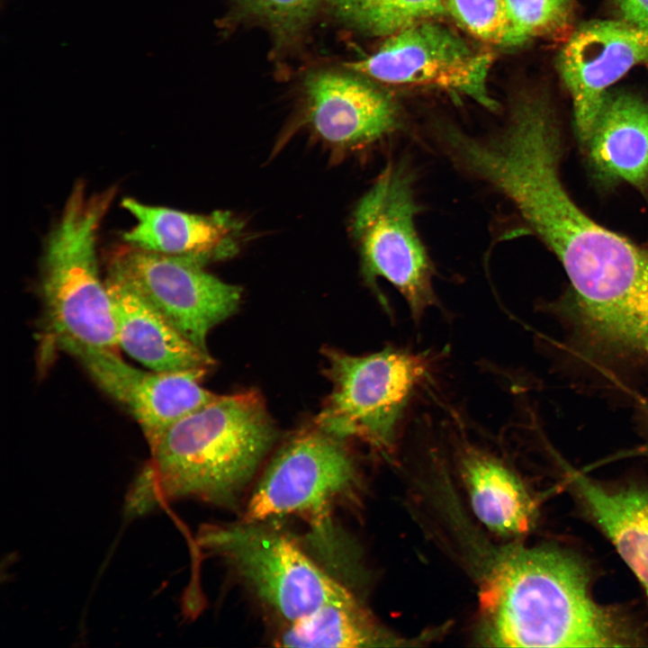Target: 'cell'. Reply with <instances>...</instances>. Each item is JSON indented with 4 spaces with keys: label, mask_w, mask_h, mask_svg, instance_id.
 <instances>
[{
    "label": "cell",
    "mask_w": 648,
    "mask_h": 648,
    "mask_svg": "<svg viewBox=\"0 0 648 648\" xmlns=\"http://www.w3.org/2000/svg\"><path fill=\"white\" fill-rule=\"evenodd\" d=\"M480 603L494 646L634 647L646 641L626 614L594 598L586 562L561 547L504 557L484 581Z\"/></svg>",
    "instance_id": "obj_1"
},
{
    "label": "cell",
    "mask_w": 648,
    "mask_h": 648,
    "mask_svg": "<svg viewBox=\"0 0 648 648\" xmlns=\"http://www.w3.org/2000/svg\"><path fill=\"white\" fill-rule=\"evenodd\" d=\"M275 438L257 392L218 395L148 444L151 459L140 482L166 497L231 506Z\"/></svg>",
    "instance_id": "obj_2"
},
{
    "label": "cell",
    "mask_w": 648,
    "mask_h": 648,
    "mask_svg": "<svg viewBox=\"0 0 648 648\" xmlns=\"http://www.w3.org/2000/svg\"><path fill=\"white\" fill-rule=\"evenodd\" d=\"M115 188L92 195L77 182L51 230L42 258L41 291L50 336L65 351L92 347L119 354L117 328L96 240Z\"/></svg>",
    "instance_id": "obj_3"
},
{
    "label": "cell",
    "mask_w": 648,
    "mask_h": 648,
    "mask_svg": "<svg viewBox=\"0 0 648 648\" xmlns=\"http://www.w3.org/2000/svg\"><path fill=\"white\" fill-rule=\"evenodd\" d=\"M324 353L332 388L315 426L341 440L391 448L412 393L429 373L428 354L392 347L361 356Z\"/></svg>",
    "instance_id": "obj_4"
},
{
    "label": "cell",
    "mask_w": 648,
    "mask_h": 648,
    "mask_svg": "<svg viewBox=\"0 0 648 648\" xmlns=\"http://www.w3.org/2000/svg\"><path fill=\"white\" fill-rule=\"evenodd\" d=\"M261 523L242 520L236 525L211 526L201 540L286 623L327 604L356 600L294 540Z\"/></svg>",
    "instance_id": "obj_5"
},
{
    "label": "cell",
    "mask_w": 648,
    "mask_h": 648,
    "mask_svg": "<svg viewBox=\"0 0 648 648\" xmlns=\"http://www.w3.org/2000/svg\"><path fill=\"white\" fill-rule=\"evenodd\" d=\"M417 212L410 172L403 163L390 164L358 202L352 230L366 277L390 282L418 320L436 297L432 267L415 228Z\"/></svg>",
    "instance_id": "obj_6"
},
{
    "label": "cell",
    "mask_w": 648,
    "mask_h": 648,
    "mask_svg": "<svg viewBox=\"0 0 648 648\" xmlns=\"http://www.w3.org/2000/svg\"><path fill=\"white\" fill-rule=\"evenodd\" d=\"M356 484L354 462L338 439L317 428L292 436L268 465L243 521L301 515L322 525Z\"/></svg>",
    "instance_id": "obj_7"
},
{
    "label": "cell",
    "mask_w": 648,
    "mask_h": 648,
    "mask_svg": "<svg viewBox=\"0 0 648 648\" xmlns=\"http://www.w3.org/2000/svg\"><path fill=\"white\" fill-rule=\"evenodd\" d=\"M492 61V53L474 50L436 20H425L385 38L375 52L346 68L382 83L437 87L496 110L486 85Z\"/></svg>",
    "instance_id": "obj_8"
},
{
    "label": "cell",
    "mask_w": 648,
    "mask_h": 648,
    "mask_svg": "<svg viewBox=\"0 0 648 648\" xmlns=\"http://www.w3.org/2000/svg\"><path fill=\"white\" fill-rule=\"evenodd\" d=\"M202 266L188 258L133 247L110 265L180 333L208 352L209 332L237 311L242 290Z\"/></svg>",
    "instance_id": "obj_9"
},
{
    "label": "cell",
    "mask_w": 648,
    "mask_h": 648,
    "mask_svg": "<svg viewBox=\"0 0 648 648\" xmlns=\"http://www.w3.org/2000/svg\"><path fill=\"white\" fill-rule=\"evenodd\" d=\"M65 352L78 360L94 382L130 413L148 444L174 422L218 396L202 385L206 368L143 371L107 350L72 346Z\"/></svg>",
    "instance_id": "obj_10"
},
{
    "label": "cell",
    "mask_w": 648,
    "mask_h": 648,
    "mask_svg": "<svg viewBox=\"0 0 648 648\" xmlns=\"http://www.w3.org/2000/svg\"><path fill=\"white\" fill-rule=\"evenodd\" d=\"M648 64V28L628 22L580 25L557 59L570 92L578 139L584 144L608 87L637 65Z\"/></svg>",
    "instance_id": "obj_11"
},
{
    "label": "cell",
    "mask_w": 648,
    "mask_h": 648,
    "mask_svg": "<svg viewBox=\"0 0 648 648\" xmlns=\"http://www.w3.org/2000/svg\"><path fill=\"white\" fill-rule=\"evenodd\" d=\"M305 117L323 141L343 148L375 141L397 127L393 101L350 68H319L303 78Z\"/></svg>",
    "instance_id": "obj_12"
},
{
    "label": "cell",
    "mask_w": 648,
    "mask_h": 648,
    "mask_svg": "<svg viewBox=\"0 0 648 648\" xmlns=\"http://www.w3.org/2000/svg\"><path fill=\"white\" fill-rule=\"evenodd\" d=\"M122 206L136 220L123 234L130 247L188 258L202 266L238 251L241 226L229 213L194 214L130 197L122 200Z\"/></svg>",
    "instance_id": "obj_13"
},
{
    "label": "cell",
    "mask_w": 648,
    "mask_h": 648,
    "mask_svg": "<svg viewBox=\"0 0 648 648\" xmlns=\"http://www.w3.org/2000/svg\"><path fill=\"white\" fill-rule=\"evenodd\" d=\"M119 346L150 370L208 369L213 359L180 333L117 271L105 279Z\"/></svg>",
    "instance_id": "obj_14"
},
{
    "label": "cell",
    "mask_w": 648,
    "mask_h": 648,
    "mask_svg": "<svg viewBox=\"0 0 648 648\" xmlns=\"http://www.w3.org/2000/svg\"><path fill=\"white\" fill-rule=\"evenodd\" d=\"M583 146L600 181L648 189V103L607 94Z\"/></svg>",
    "instance_id": "obj_15"
},
{
    "label": "cell",
    "mask_w": 648,
    "mask_h": 648,
    "mask_svg": "<svg viewBox=\"0 0 648 648\" xmlns=\"http://www.w3.org/2000/svg\"><path fill=\"white\" fill-rule=\"evenodd\" d=\"M571 490L641 584L648 599V487L601 484L566 464Z\"/></svg>",
    "instance_id": "obj_16"
},
{
    "label": "cell",
    "mask_w": 648,
    "mask_h": 648,
    "mask_svg": "<svg viewBox=\"0 0 648 648\" xmlns=\"http://www.w3.org/2000/svg\"><path fill=\"white\" fill-rule=\"evenodd\" d=\"M461 467L472 510L487 527L506 536L524 534L531 527L534 500L511 470L477 450L464 455Z\"/></svg>",
    "instance_id": "obj_17"
},
{
    "label": "cell",
    "mask_w": 648,
    "mask_h": 648,
    "mask_svg": "<svg viewBox=\"0 0 648 648\" xmlns=\"http://www.w3.org/2000/svg\"><path fill=\"white\" fill-rule=\"evenodd\" d=\"M384 634L356 600L327 604L286 623L276 642L284 647L359 648L381 645Z\"/></svg>",
    "instance_id": "obj_18"
},
{
    "label": "cell",
    "mask_w": 648,
    "mask_h": 648,
    "mask_svg": "<svg viewBox=\"0 0 648 648\" xmlns=\"http://www.w3.org/2000/svg\"><path fill=\"white\" fill-rule=\"evenodd\" d=\"M329 14L346 27L387 38L416 22L446 15L444 0H325Z\"/></svg>",
    "instance_id": "obj_19"
},
{
    "label": "cell",
    "mask_w": 648,
    "mask_h": 648,
    "mask_svg": "<svg viewBox=\"0 0 648 648\" xmlns=\"http://www.w3.org/2000/svg\"><path fill=\"white\" fill-rule=\"evenodd\" d=\"M325 0H232L235 22L266 30L274 51L283 54L301 45Z\"/></svg>",
    "instance_id": "obj_20"
},
{
    "label": "cell",
    "mask_w": 648,
    "mask_h": 648,
    "mask_svg": "<svg viewBox=\"0 0 648 648\" xmlns=\"http://www.w3.org/2000/svg\"><path fill=\"white\" fill-rule=\"evenodd\" d=\"M505 1L511 23V49L562 32L573 16L574 0Z\"/></svg>",
    "instance_id": "obj_21"
},
{
    "label": "cell",
    "mask_w": 648,
    "mask_h": 648,
    "mask_svg": "<svg viewBox=\"0 0 648 648\" xmlns=\"http://www.w3.org/2000/svg\"><path fill=\"white\" fill-rule=\"evenodd\" d=\"M446 15L475 38L509 48L511 23L505 0H444Z\"/></svg>",
    "instance_id": "obj_22"
},
{
    "label": "cell",
    "mask_w": 648,
    "mask_h": 648,
    "mask_svg": "<svg viewBox=\"0 0 648 648\" xmlns=\"http://www.w3.org/2000/svg\"><path fill=\"white\" fill-rule=\"evenodd\" d=\"M626 22L648 28V0H616Z\"/></svg>",
    "instance_id": "obj_23"
},
{
    "label": "cell",
    "mask_w": 648,
    "mask_h": 648,
    "mask_svg": "<svg viewBox=\"0 0 648 648\" xmlns=\"http://www.w3.org/2000/svg\"><path fill=\"white\" fill-rule=\"evenodd\" d=\"M645 424H646V430H647V432H648V417H647V418H646V423H645ZM647 438H648V437H647ZM644 453L648 454V444L646 445V446L644 447Z\"/></svg>",
    "instance_id": "obj_24"
}]
</instances>
